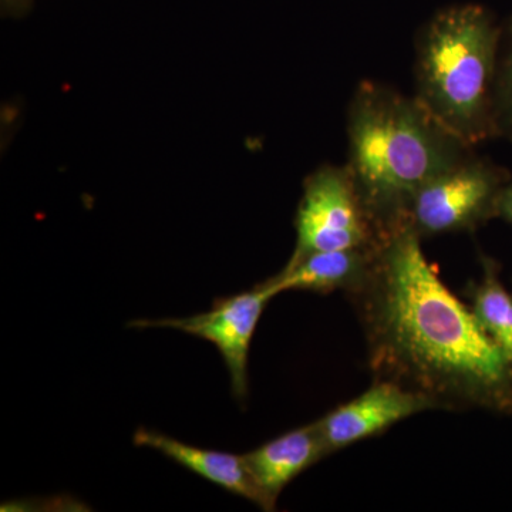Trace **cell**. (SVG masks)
Wrapping results in <instances>:
<instances>
[{"label":"cell","instance_id":"obj_2","mask_svg":"<svg viewBox=\"0 0 512 512\" xmlns=\"http://www.w3.org/2000/svg\"><path fill=\"white\" fill-rule=\"evenodd\" d=\"M349 168L367 211L382 229L403 224L427 181L473 156L416 97L362 82L350 101Z\"/></svg>","mask_w":512,"mask_h":512},{"label":"cell","instance_id":"obj_9","mask_svg":"<svg viewBox=\"0 0 512 512\" xmlns=\"http://www.w3.org/2000/svg\"><path fill=\"white\" fill-rule=\"evenodd\" d=\"M326 456L329 453L318 424L312 423L268 441L242 458L256 485L276 508L286 485Z\"/></svg>","mask_w":512,"mask_h":512},{"label":"cell","instance_id":"obj_14","mask_svg":"<svg viewBox=\"0 0 512 512\" xmlns=\"http://www.w3.org/2000/svg\"><path fill=\"white\" fill-rule=\"evenodd\" d=\"M33 0H2L3 12L8 15H22L30 8Z\"/></svg>","mask_w":512,"mask_h":512},{"label":"cell","instance_id":"obj_12","mask_svg":"<svg viewBox=\"0 0 512 512\" xmlns=\"http://www.w3.org/2000/svg\"><path fill=\"white\" fill-rule=\"evenodd\" d=\"M495 124L497 133L507 134L512 140V28L510 50L495 86Z\"/></svg>","mask_w":512,"mask_h":512},{"label":"cell","instance_id":"obj_11","mask_svg":"<svg viewBox=\"0 0 512 512\" xmlns=\"http://www.w3.org/2000/svg\"><path fill=\"white\" fill-rule=\"evenodd\" d=\"M481 264V281L471 282L466 289L470 309L512 366V298L501 284L497 262L483 255Z\"/></svg>","mask_w":512,"mask_h":512},{"label":"cell","instance_id":"obj_6","mask_svg":"<svg viewBox=\"0 0 512 512\" xmlns=\"http://www.w3.org/2000/svg\"><path fill=\"white\" fill-rule=\"evenodd\" d=\"M276 295L274 286L265 281L251 291L217 299L211 311L188 318L134 320L130 326L180 330L212 343L227 366L235 399L244 402L248 394L249 348L265 306Z\"/></svg>","mask_w":512,"mask_h":512},{"label":"cell","instance_id":"obj_5","mask_svg":"<svg viewBox=\"0 0 512 512\" xmlns=\"http://www.w3.org/2000/svg\"><path fill=\"white\" fill-rule=\"evenodd\" d=\"M505 184L503 170L470 156L431 178L413 195L403 224L421 239L474 231L495 218V204Z\"/></svg>","mask_w":512,"mask_h":512},{"label":"cell","instance_id":"obj_1","mask_svg":"<svg viewBox=\"0 0 512 512\" xmlns=\"http://www.w3.org/2000/svg\"><path fill=\"white\" fill-rule=\"evenodd\" d=\"M373 379L436 410L512 414V366L468 306L441 281L409 225L384 232L369 275L348 293Z\"/></svg>","mask_w":512,"mask_h":512},{"label":"cell","instance_id":"obj_4","mask_svg":"<svg viewBox=\"0 0 512 512\" xmlns=\"http://www.w3.org/2000/svg\"><path fill=\"white\" fill-rule=\"evenodd\" d=\"M295 228L296 247L286 268L318 252L377 247L384 235L349 168L333 165H323L306 178Z\"/></svg>","mask_w":512,"mask_h":512},{"label":"cell","instance_id":"obj_13","mask_svg":"<svg viewBox=\"0 0 512 512\" xmlns=\"http://www.w3.org/2000/svg\"><path fill=\"white\" fill-rule=\"evenodd\" d=\"M495 218L512 224V184H505L495 204Z\"/></svg>","mask_w":512,"mask_h":512},{"label":"cell","instance_id":"obj_7","mask_svg":"<svg viewBox=\"0 0 512 512\" xmlns=\"http://www.w3.org/2000/svg\"><path fill=\"white\" fill-rule=\"evenodd\" d=\"M436 410L433 402L399 384L375 380L352 402L342 404L316 421L329 454L370 439L414 414Z\"/></svg>","mask_w":512,"mask_h":512},{"label":"cell","instance_id":"obj_3","mask_svg":"<svg viewBox=\"0 0 512 512\" xmlns=\"http://www.w3.org/2000/svg\"><path fill=\"white\" fill-rule=\"evenodd\" d=\"M498 42L488 12L467 5L434 16L417 45L414 97L470 147L497 133Z\"/></svg>","mask_w":512,"mask_h":512},{"label":"cell","instance_id":"obj_8","mask_svg":"<svg viewBox=\"0 0 512 512\" xmlns=\"http://www.w3.org/2000/svg\"><path fill=\"white\" fill-rule=\"evenodd\" d=\"M133 441L137 447L156 450L174 463L187 468L191 473L205 478L229 493L247 498L264 511L276 510L262 493L261 488L256 485L242 456L191 446L160 431L148 430L144 427L134 433Z\"/></svg>","mask_w":512,"mask_h":512},{"label":"cell","instance_id":"obj_10","mask_svg":"<svg viewBox=\"0 0 512 512\" xmlns=\"http://www.w3.org/2000/svg\"><path fill=\"white\" fill-rule=\"evenodd\" d=\"M377 247L318 252L306 256L291 268L285 266L284 271L269 278L268 282L274 286L278 295L286 291H306L322 295L335 291L349 293L362 285L369 275Z\"/></svg>","mask_w":512,"mask_h":512}]
</instances>
